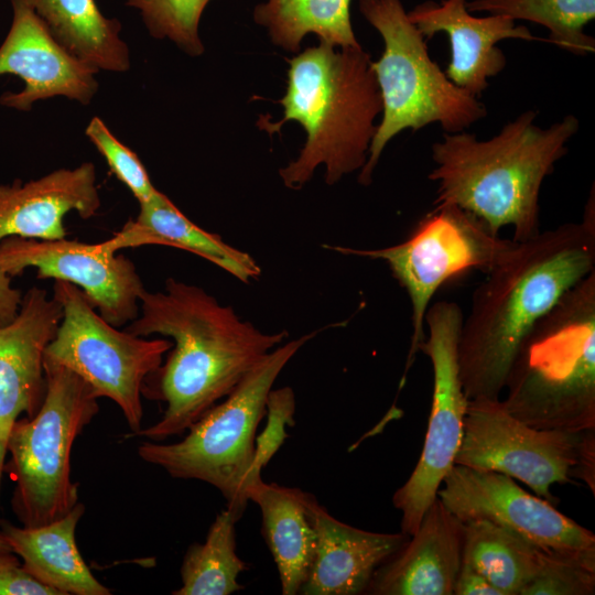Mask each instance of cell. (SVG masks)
I'll list each match as a JSON object with an SVG mask.
<instances>
[{"mask_svg":"<svg viewBox=\"0 0 595 595\" xmlns=\"http://www.w3.org/2000/svg\"><path fill=\"white\" fill-rule=\"evenodd\" d=\"M125 331L173 339L165 361L141 389L147 399L165 403L163 415L130 435L154 442L185 433L288 336L286 331L261 332L202 288L173 278L163 291L144 289L139 315Z\"/></svg>","mask_w":595,"mask_h":595,"instance_id":"obj_1","label":"cell"},{"mask_svg":"<svg viewBox=\"0 0 595 595\" xmlns=\"http://www.w3.org/2000/svg\"><path fill=\"white\" fill-rule=\"evenodd\" d=\"M594 271L593 186L580 223H566L517 241L474 291L457 347L468 400L499 399L528 334L567 291Z\"/></svg>","mask_w":595,"mask_h":595,"instance_id":"obj_2","label":"cell"},{"mask_svg":"<svg viewBox=\"0 0 595 595\" xmlns=\"http://www.w3.org/2000/svg\"><path fill=\"white\" fill-rule=\"evenodd\" d=\"M537 115L523 111L487 140L465 131L445 132L431 147L435 167L429 178L437 185L434 206L455 205L495 235L511 226L515 241L538 235L541 185L567 153L580 121L567 115L541 128L534 123Z\"/></svg>","mask_w":595,"mask_h":595,"instance_id":"obj_3","label":"cell"},{"mask_svg":"<svg viewBox=\"0 0 595 595\" xmlns=\"http://www.w3.org/2000/svg\"><path fill=\"white\" fill-rule=\"evenodd\" d=\"M286 62V90L278 100L283 118L262 117L257 125L271 134L296 121L306 132L298 159L279 170L286 187L302 188L320 165L326 167V184L334 185L367 161L382 110L372 61L361 46L336 50L320 42Z\"/></svg>","mask_w":595,"mask_h":595,"instance_id":"obj_4","label":"cell"},{"mask_svg":"<svg viewBox=\"0 0 595 595\" xmlns=\"http://www.w3.org/2000/svg\"><path fill=\"white\" fill-rule=\"evenodd\" d=\"M505 390L506 410L532 428L595 430V271L534 325Z\"/></svg>","mask_w":595,"mask_h":595,"instance_id":"obj_5","label":"cell"},{"mask_svg":"<svg viewBox=\"0 0 595 595\" xmlns=\"http://www.w3.org/2000/svg\"><path fill=\"white\" fill-rule=\"evenodd\" d=\"M318 331L272 349L220 403L202 415L175 443L145 441L138 446L144 462L173 478L215 487L239 520L252 490L262 482L255 468L256 433L267 415L272 387L291 358Z\"/></svg>","mask_w":595,"mask_h":595,"instance_id":"obj_6","label":"cell"},{"mask_svg":"<svg viewBox=\"0 0 595 595\" xmlns=\"http://www.w3.org/2000/svg\"><path fill=\"white\" fill-rule=\"evenodd\" d=\"M359 10L383 40L371 62L382 118L370 142L358 182L369 185L388 142L401 131L439 123L446 133L464 131L487 116L476 97L452 83L431 58L428 41L410 21L401 0H359Z\"/></svg>","mask_w":595,"mask_h":595,"instance_id":"obj_7","label":"cell"},{"mask_svg":"<svg viewBox=\"0 0 595 595\" xmlns=\"http://www.w3.org/2000/svg\"><path fill=\"white\" fill-rule=\"evenodd\" d=\"M44 371V401L34 416L13 424L7 443L10 458L3 467L15 483L12 510L30 528L64 517L78 502L71 452L99 411L98 398L75 372L46 359Z\"/></svg>","mask_w":595,"mask_h":595,"instance_id":"obj_8","label":"cell"},{"mask_svg":"<svg viewBox=\"0 0 595 595\" xmlns=\"http://www.w3.org/2000/svg\"><path fill=\"white\" fill-rule=\"evenodd\" d=\"M517 245L493 234L473 214L440 205L416 224L409 237L380 249L324 247L343 255L382 260L407 292L411 303L412 335L404 372L413 364L424 340V318L436 291L453 278L472 270L487 273Z\"/></svg>","mask_w":595,"mask_h":595,"instance_id":"obj_9","label":"cell"},{"mask_svg":"<svg viewBox=\"0 0 595 595\" xmlns=\"http://www.w3.org/2000/svg\"><path fill=\"white\" fill-rule=\"evenodd\" d=\"M454 464L505 474L554 504L553 484L578 478L595 491V430H539L511 415L500 398L469 399Z\"/></svg>","mask_w":595,"mask_h":595,"instance_id":"obj_10","label":"cell"},{"mask_svg":"<svg viewBox=\"0 0 595 595\" xmlns=\"http://www.w3.org/2000/svg\"><path fill=\"white\" fill-rule=\"evenodd\" d=\"M53 296L62 305L63 318L44 359L75 372L97 398L112 400L131 430L129 436L137 433L143 416V381L162 364L173 343L120 331L72 283L54 281Z\"/></svg>","mask_w":595,"mask_h":595,"instance_id":"obj_11","label":"cell"},{"mask_svg":"<svg viewBox=\"0 0 595 595\" xmlns=\"http://www.w3.org/2000/svg\"><path fill=\"white\" fill-rule=\"evenodd\" d=\"M464 315L451 301L430 305L424 318L428 336L419 345L433 372L432 405L419 461L408 480L396 490L393 506L401 511V532L411 537L454 466L463 435L468 399L458 367L457 347Z\"/></svg>","mask_w":595,"mask_h":595,"instance_id":"obj_12","label":"cell"},{"mask_svg":"<svg viewBox=\"0 0 595 595\" xmlns=\"http://www.w3.org/2000/svg\"><path fill=\"white\" fill-rule=\"evenodd\" d=\"M437 497L463 522L488 521L549 559L595 571L594 533L505 474L454 464Z\"/></svg>","mask_w":595,"mask_h":595,"instance_id":"obj_13","label":"cell"},{"mask_svg":"<svg viewBox=\"0 0 595 595\" xmlns=\"http://www.w3.org/2000/svg\"><path fill=\"white\" fill-rule=\"evenodd\" d=\"M35 268L39 279L65 281L79 288L111 325L136 320L144 285L134 263L105 241L86 244L7 237L0 241V268L9 275Z\"/></svg>","mask_w":595,"mask_h":595,"instance_id":"obj_14","label":"cell"},{"mask_svg":"<svg viewBox=\"0 0 595 595\" xmlns=\"http://www.w3.org/2000/svg\"><path fill=\"white\" fill-rule=\"evenodd\" d=\"M11 26L0 45V76L15 75L24 87L3 93L0 104L20 111L56 96L89 104L98 90L99 71L62 46L23 1L11 0Z\"/></svg>","mask_w":595,"mask_h":595,"instance_id":"obj_15","label":"cell"},{"mask_svg":"<svg viewBox=\"0 0 595 595\" xmlns=\"http://www.w3.org/2000/svg\"><path fill=\"white\" fill-rule=\"evenodd\" d=\"M62 318L61 303L32 286L15 317L0 326V490L10 431L22 413L34 416L44 401V353Z\"/></svg>","mask_w":595,"mask_h":595,"instance_id":"obj_16","label":"cell"},{"mask_svg":"<svg viewBox=\"0 0 595 595\" xmlns=\"http://www.w3.org/2000/svg\"><path fill=\"white\" fill-rule=\"evenodd\" d=\"M466 2L425 1L407 13L426 41L440 32L447 34L451 61L444 73L456 86L478 98L488 87V79L506 67L507 58L497 46L498 42L505 39L547 40L534 36L524 25H516L507 15L474 17Z\"/></svg>","mask_w":595,"mask_h":595,"instance_id":"obj_17","label":"cell"},{"mask_svg":"<svg viewBox=\"0 0 595 595\" xmlns=\"http://www.w3.org/2000/svg\"><path fill=\"white\" fill-rule=\"evenodd\" d=\"M463 543L464 522L436 497L415 533L375 571L365 594L453 595Z\"/></svg>","mask_w":595,"mask_h":595,"instance_id":"obj_18","label":"cell"},{"mask_svg":"<svg viewBox=\"0 0 595 595\" xmlns=\"http://www.w3.org/2000/svg\"><path fill=\"white\" fill-rule=\"evenodd\" d=\"M101 201L96 167L85 162L58 169L37 180L0 184V241L7 237L56 240L66 238L64 217L76 212L95 216Z\"/></svg>","mask_w":595,"mask_h":595,"instance_id":"obj_19","label":"cell"},{"mask_svg":"<svg viewBox=\"0 0 595 595\" xmlns=\"http://www.w3.org/2000/svg\"><path fill=\"white\" fill-rule=\"evenodd\" d=\"M310 513L316 549L303 595L365 594L375 571L396 554L409 536L371 532L333 517L311 495Z\"/></svg>","mask_w":595,"mask_h":595,"instance_id":"obj_20","label":"cell"},{"mask_svg":"<svg viewBox=\"0 0 595 595\" xmlns=\"http://www.w3.org/2000/svg\"><path fill=\"white\" fill-rule=\"evenodd\" d=\"M85 506L77 502L64 517L39 527L1 521V533L24 570L58 595H110L85 563L76 544V527Z\"/></svg>","mask_w":595,"mask_h":595,"instance_id":"obj_21","label":"cell"},{"mask_svg":"<svg viewBox=\"0 0 595 595\" xmlns=\"http://www.w3.org/2000/svg\"><path fill=\"white\" fill-rule=\"evenodd\" d=\"M139 205L137 218L128 220L120 231L105 241L110 250L118 252L143 245L171 246L201 256L241 282L260 275L261 269L247 252L195 225L160 191Z\"/></svg>","mask_w":595,"mask_h":595,"instance_id":"obj_22","label":"cell"},{"mask_svg":"<svg viewBox=\"0 0 595 595\" xmlns=\"http://www.w3.org/2000/svg\"><path fill=\"white\" fill-rule=\"evenodd\" d=\"M310 493L261 482L250 500L261 511L262 534L275 562L281 593L296 595L306 582L316 549Z\"/></svg>","mask_w":595,"mask_h":595,"instance_id":"obj_23","label":"cell"},{"mask_svg":"<svg viewBox=\"0 0 595 595\" xmlns=\"http://www.w3.org/2000/svg\"><path fill=\"white\" fill-rule=\"evenodd\" d=\"M43 21L53 37L98 71L130 68L121 23L102 14L95 0H21Z\"/></svg>","mask_w":595,"mask_h":595,"instance_id":"obj_24","label":"cell"},{"mask_svg":"<svg viewBox=\"0 0 595 595\" xmlns=\"http://www.w3.org/2000/svg\"><path fill=\"white\" fill-rule=\"evenodd\" d=\"M351 0H268L253 10L271 42L299 53L303 37L313 33L335 47H360L350 21Z\"/></svg>","mask_w":595,"mask_h":595,"instance_id":"obj_25","label":"cell"},{"mask_svg":"<svg viewBox=\"0 0 595 595\" xmlns=\"http://www.w3.org/2000/svg\"><path fill=\"white\" fill-rule=\"evenodd\" d=\"M549 559L523 540L484 520L464 522L463 562L502 595H520Z\"/></svg>","mask_w":595,"mask_h":595,"instance_id":"obj_26","label":"cell"},{"mask_svg":"<svg viewBox=\"0 0 595 595\" xmlns=\"http://www.w3.org/2000/svg\"><path fill=\"white\" fill-rule=\"evenodd\" d=\"M238 520L226 508L216 516L205 541L190 545L181 565L182 585L173 595H229L244 588L238 577L248 563L236 551Z\"/></svg>","mask_w":595,"mask_h":595,"instance_id":"obj_27","label":"cell"},{"mask_svg":"<svg viewBox=\"0 0 595 595\" xmlns=\"http://www.w3.org/2000/svg\"><path fill=\"white\" fill-rule=\"evenodd\" d=\"M469 12H488L545 26L549 43L582 56L595 51V40L584 32L595 18V0H472Z\"/></svg>","mask_w":595,"mask_h":595,"instance_id":"obj_28","label":"cell"},{"mask_svg":"<svg viewBox=\"0 0 595 595\" xmlns=\"http://www.w3.org/2000/svg\"><path fill=\"white\" fill-rule=\"evenodd\" d=\"M212 0H125L140 12L149 33L158 40H170L176 46L197 57L204 45L198 26L206 6Z\"/></svg>","mask_w":595,"mask_h":595,"instance_id":"obj_29","label":"cell"},{"mask_svg":"<svg viewBox=\"0 0 595 595\" xmlns=\"http://www.w3.org/2000/svg\"><path fill=\"white\" fill-rule=\"evenodd\" d=\"M85 134L105 158L111 173L129 188L139 203L148 202L159 193L139 156L120 142L100 118L90 119Z\"/></svg>","mask_w":595,"mask_h":595,"instance_id":"obj_30","label":"cell"},{"mask_svg":"<svg viewBox=\"0 0 595 595\" xmlns=\"http://www.w3.org/2000/svg\"><path fill=\"white\" fill-rule=\"evenodd\" d=\"M595 571L547 559L540 572L520 595H593Z\"/></svg>","mask_w":595,"mask_h":595,"instance_id":"obj_31","label":"cell"},{"mask_svg":"<svg viewBox=\"0 0 595 595\" xmlns=\"http://www.w3.org/2000/svg\"><path fill=\"white\" fill-rule=\"evenodd\" d=\"M294 411L295 397L290 387L270 391L267 400L268 422L262 433L256 437L255 468L258 473L261 474L288 437L284 426L294 424Z\"/></svg>","mask_w":595,"mask_h":595,"instance_id":"obj_32","label":"cell"},{"mask_svg":"<svg viewBox=\"0 0 595 595\" xmlns=\"http://www.w3.org/2000/svg\"><path fill=\"white\" fill-rule=\"evenodd\" d=\"M0 595H58L32 577L12 551L0 552Z\"/></svg>","mask_w":595,"mask_h":595,"instance_id":"obj_33","label":"cell"},{"mask_svg":"<svg viewBox=\"0 0 595 595\" xmlns=\"http://www.w3.org/2000/svg\"><path fill=\"white\" fill-rule=\"evenodd\" d=\"M453 595H502L487 578L462 561Z\"/></svg>","mask_w":595,"mask_h":595,"instance_id":"obj_34","label":"cell"},{"mask_svg":"<svg viewBox=\"0 0 595 595\" xmlns=\"http://www.w3.org/2000/svg\"><path fill=\"white\" fill-rule=\"evenodd\" d=\"M11 275L0 268V326L9 324L18 314L22 292L14 288Z\"/></svg>","mask_w":595,"mask_h":595,"instance_id":"obj_35","label":"cell"},{"mask_svg":"<svg viewBox=\"0 0 595 595\" xmlns=\"http://www.w3.org/2000/svg\"><path fill=\"white\" fill-rule=\"evenodd\" d=\"M12 551L8 541L3 537V534L0 532V552H9Z\"/></svg>","mask_w":595,"mask_h":595,"instance_id":"obj_36","label":"cell"}]
</instances>
